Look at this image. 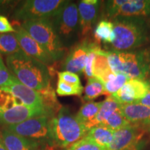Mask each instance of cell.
Instances as JSON below:
<instances>
[{"instance_id":"9","label":"cell","mask_w":150,"mask_h":150,"mask_svg":"<svg viewBox=\"0 0 150 150\" xmlns=\"http://www.w3.org/2000/svg\"><path fill=\"white\" fill-rule=\"evenodd\" d=\"M148 134L132 125L114 131L113 140L108 150H143L148 142Z\"/></svg>"},{"instance_id":"34","label":"cell","mask_w":150,"mask_h":150,"mask_svg":"<svg viewBox=\"0 0 150 150\" xmlns=\"http://www.w3.org/2000/svg\"><path fill=\"white\" fill-rule=\"evenodd\" d=\"M16 29L13 27V25L9 22L6 17L0 15V33H14Z\"/></svg>"},{"instance_id":"1","label":"cell","mask_w":150,"mask_h":150,"mask_svg":"<svg viewBox=\"0 0 150 150\" xmlns=\"http://www.w3.org/2000/svg\"><path fill=\"white\" fill-rule=\"evenodd\" d=\"M6 66L19 81L30 88L40 92L50 86V67L21 50L6 57Z\"/></svg>"},{"instance_id":"21","label":"cell","mask_w":150,"mask_h":150,"mask_svg":"<svg viewBox=\"0 0 150 150\" xmlns=\"http://www.w3.org/2000/svg\"><path fill=\"white\" fill-rule=\"evenodd\" d=\"M121 106L122 105L112 95L108 96L104 101H103L102 106H101L97 116L89 125H87L86 129L89 130L92 127L97 126V125H103L104 122L114 112L121 108Z\"/></svg>"},{"instance_id":"2","label":"cell","mask_w":150,"mask_h":150,"mask_svg":"<svg viewBox=\"0 0 150 150\" xmlns=\"http://www.w3.org/2000/svg\"><path fill=\"white\" fill-rule=\"evenodd\" d=\"M115 40L107 46L113 51H129L147 44L149 27L145 18L117 17L112 19Z\"/></svg>"},{"instance_id":"24","label":"cell","mask_w":150,"mask_h":150,"mask_svg":"<svg viewBox=\"0 0 150 150\" xmlns=\"http://www.w3.org/2000/svg\"><path fill=\"white\" fill-rule=\"evenodd\" d=\"M83 100L91 102L98 97L105 95L104 83L95 77L90 78L83 88Z\"/></svg>"},{"instance_id":"15","label":"cell","mask_w":150,"mask_h":150,"mask_svg":"<svg viewBox=\"0 0 150 150\" xmlns=\"http://www.w3.org/2000/svg\"><path fill=\"white\" fill-rule=\"evenodd\" d=\"M100 1L98 0H82L79 3L80 37L86 39L91 33L93 24L99 16Z\"/></svg>"},{"instance_id":"10","label":"cell","mask_w":150,"mask_h":150,"mask_svg":"<svg viewBox=\"0 0 150 150\" xmlns=\"http://www.w3.org/2000/svg\"><path fill=\"white\" fill-rule=\"evenodd\" d=\"M0 89L11 93L24 106L31 109L45 112L50 115L45 109L40 93L22 84L13 75L10 83Z\"/></svg>"},{"instance_id":"29","label":"cell","mask_w":150,"mask_h":150,"mask_svg":"<svg viewBox=\"0 0 150 150\" xmlns=\"http://www.w3.org/2000/svg\"><path fill=\"white\" fill-rule=\"evenodd\" d=\"M100 47V45L97 44L96 42H92L91 50L88 54L87 59H86L85 67H84L83 73L85 76L88 79L90 78L94 77L93 76V67L95 63V58H96V52L97 50Z\"/></svg>"},{"instance_id":"37","label":"cell","mask_w":150,"mask_h":150,"mask_svg":"<svg viewBox=\"0 0 150 150\" xmlns=\"http://www.w3.org/2000/svg\"><path fill=\"white\" fill-rule=\"evenodd\" d=\"M56 149L57 148L52 147V146H50V145H47L42 150H56Z\"/></svg>"},{"instance_id":"18","label":"cell","mask_w":150,"mask_h":150,"mask_svg":"<svg viewBox=\"0 0 150 150\" xmlns=\"http://www.w3.org/2000/svg\"><path fill=\"white\" fill-rule=\"evenodd\" d=\"M150 16L149 0H127L120 8L117 17H141Z\"/></svg>"},{"instance_id":"8","label":"cell","mask_w":150,"mask_h":150,"mask_svg":"<svg viewBox=\"0 0 150 150\" xmlns=\"http://www.w3.org/2000/svg\"><path fill=\"white\" fill-rule=\"evenodd\" d=\"M52 117L49 115L39 116L30 118L18 125L4 127L20 136L45 142L52 146L50 131V120Z\"/></svg>"},{"instance_id":"33","label":"cell","mask_w":150,"mask_h":150,"mask_svg":"<svg viewBox=\"0 0 150 150\" xmlns=\"http://www.w3.org/2000/svg\"><path fill=\"white\" fill-rule=\"evenodd\" d=\"M13 77L12 73L5 65L2 58L0 55V88L10 83Z\"/></svg>"},{"instance_id":"19","label":"cell","mask_w":150,"mask_h":150,"mask_svg":"<svg viewBox=\"0 0 150 150\" xmlns=\"http://www.w3.org/2000/svg\"><path fill=\"white\" fill-rule=\"evenodd\" d=\"M108 64L106 52L99 48L96 52L95 63L93 67L94 77L98 79L103 83L107 82L110 79L115 76Z\"/></svg>"},{"instance_id":"22","label":"cell","mask_w":150,"mask_h":150,"mask_svg":"<svg viewBox=\"0 0 150 150\" xmlns=\"http://www.w3.org/2000/svg\"><path fill=\"white\" fill-rule=\"evenodd\" d=\"M94 42L99 45L102 42L106 46L112 44L115 40L113 24L108 20H102L96 24L93 31Z\"/></svg>"},{"instance_id":"32","label":"cell","mask_w":150,"mask_h":150,"mask_svg":"<svg viewBox=\"0 0 150 150\" xmlns=\"http://www.w3.org/2000/svg\"><path fill=\"white\" fill-rule=\"evenodd\" d=\"M58 79H59L58 80L62 81L70 85L82 86L79 76L78 74H74V73L67 72V71H61V72H58Z\"/></svg>"},{"instance_id":"36","label":"cell","mask_w":150,"mask_h":150,"mask_svg":"<svg viewBox=\"0 0 150 150\" xmlns=\"http://www.w3.org/2000/svg\"><path fill=\"white\" fill-rule=\"evenodd\" d=\"M0 150H8L5 147L4 144L1 138V136H0Z\"/></svg>"},{"instance_id":"26","label":"cell","mask_w":150,"mask_h":150,"mask_svg":"<svg viewBox=\"0 0 150 150\" xmlns=\"http://www.w3.org/2000/svg\"><path fill=\"white\" fill-rule=\"evenodd\" d=\"M104 126L108 127L112 129V131H115L119 129L125 128L131 125L129 122L126 119V117L124 116L121 110V108L119 110L114 112L104 122L103 125Z\"/></svg>"},{"instance_id":"35","label":"cell","mask_w":150,"mask_h":150,"mask_svg":"<svg viewBox=\"0 0 150 150\" xmlns=\"http://www.w3.org/2000/svg\"><path fill=\"white\" fill-rule=\"evenodd\" d=\"M137 103L141 104L142 105H145V106H149L150 107V91L143 99H142L141 100H140L139 102H138Z\"/></svg>"},{"instance_id":"7","label":"cell","mask_w":150,"mask_h":150,"mask_svg":"<svg viewBox=\"0 0 150 150\" xmlns=\"http://www.w3.org/2000/svg\"><path fill=\"white\" fill-rule=\"evenodd\" d=\"M64 0H27L15 9L13 17L22 22L53 18L67 3Z\"/></svg>"},{"instance_id":"39","label":"cell","mask_w":150,"mask_h":150,"mask_svg":"<svg viewBox=\"0 0 150 150\" xmlns=\"http://www.w3.org/2000/svg\"><path fill=\"white\" fill-rule=\"evenodd\" d=\"M56 150H65V149H58V148H57V149H56Z\"/></svg>"},{"instance_id":"30","label":"cell","mask_w":150,"mask_h":150,"mask_svg":"<svg viewBox=\"0 0 150 150\" xmlns=\"http://www.w3.org/2000/svg\"><path fill=\"white\" fill-rule=\"evenodd\" d=\"M65 150H108L101 147L92 142L91 140L84 137L79 141L76 142Z\"/></svg>"},{"instance_id":"16","label":"cell","mask_w":150,"mask_h":150,"mask_svg":"<svg viewBox=\"0 0 150 150\" xmlns=\"http://www.w3.org/2000/svg\"><path fill=\"white\" fill-rule=\"evenodd\" d=\"M0 136L8 150H42L48 144L20 136L3 127Z\"/></svg>"},{"instance_id":"31","label":"cell","mask_w":150,"mask_h":150,"mask_svg":"<svg viewBox=\"0 0 150 150\" xmlns=\"http://www.w3.org/2000/svg\"><path fill=\"white\" fill-rule=\"evenodd\" d=\"M127 0H109L104 2L105 14L107 18L114 19L116 17L118 11Z\"/></svg>"},{"instance_id":"12","label":"cell","mask_w":150,"mask_h":150,"mask_svg":"<svg viewBox=\"0 0 150 150\" xmlns=\"http://www.w3.org/2000/svg\"><path fill=\"white\" fill-rule=\"evenodd\" d=\"M91 43L92 42L86 38L72 46L63 63L62 69L63 71H67L76 74H82L85 67L88 54L91 50Z\"/></svg>"},{"instance_id":"11","label":"cell","mask_w":150,"mask_h":150,"mask_svg":"<svg viewBox=\"0 0 150 150\" xmlns=\"http://www.w3.org/2000/svg\"><path fill=\"white\" fill-rule=\"evenodd\" d=\"M149 91V84L147 80L130 79L112 96L121 105L135 104L143 99Z\"/></svg>"},{"instance_id":"25","label":"cell","mask_w":150,"mask_h":150,"mask_svg":"<svg viewBox=\"0 0 150 150\" xmlns=\"http://www.w3.org/2000/svg\"><path fill=\"white\" fill-rule=\"evenodd\" d=\"M21 50L14 33L0 35V55H12Z\"/></svg>"},{"instance_id":"4","label":"cell","mask_w":150,"mask_h":150,"mask_svg":"<svg viewBox=\"0 0 150 150\" xmlns=\"http://www.w3.org/2000/svg\"><path fill=\"white\" fill-rule=\"evenodd\" d=\"M50 131L52 147L65 149L83 138L88 130L78 120L76 115H72L68 108L62 106L51 118Z\"/></svg>"},{"instance_id":"38","label":"cell","mask_w":150,"mask_h":150,"mask_svg":"<svg viewBox=\"0 0 150 150\" xmlns=\"http://www.w3.org/2000/svg\"><path fill=\"white\" fill-rule=\"evenodd\" d=\"M147 81H148V82H149V87H150V77L149 78V79H148V80H147Z\"/></svg>"},{"instance_id":"13","label":"cell","mask_w":150,"mask_h":150,"mask_svg":"<svg viewBox=\"0 0 150 150\" xmlns=\"http://www.w3.org/2000/svg\"><path fill=\"white\" fill-rule=\"evenodd\" d=\"M20 48L24 53L42 62L47 66H51L54 61L44 48L37 42L24 30L22 26H18L14 32Z\"/></svg>"},{"instance_id":"20","label":"cell","mask_w":150,"mask_h":150,"mask_svg":"<svg viewBox=\"0 0 150 150\" xmlns=\"http://www.w3.org/2000/svg\"><path fill=\"white\" fill-rule=\"evenodd\" d=\"M85 137L99 147L108 149L113 140L114 131L104 125H97L90 129Z\"/></svg>"},{"instance_id":"5","label":"cell","mask_w":150,"mask_h":150,"mask_svg":"<svg viewBox=\"0 0 150 150\" xmlns=\"http://www.w3.org/2000/svg\"><path fill=\"white\" fill-rule=\"evenodd\" d=\"M22 27L50 54L53 61H61L65 57L67 49L58 36L51 19L22 22Z\"/></svg>"},{"instance_id":"28","label":"cell","mask_w":150,"mask_h":150,"mask_svg":"<svg viewBox=\"0 0 150 150\" xmlns=\"http://www.w3.org/2000/svg\"><path fill=\"white\" fill-rule=\"evenodd\" d=\"M83 92V87L82 86H74L66 83L62 81L58 80L56 85V93L61 97L65 96H81Z\"/></svg>"},{"instance_id":"14","label":"cell","mask_w":150,"mask_h":150,"mask_svg":"<svg viewBox=\"0 0 150 150\" xmlns=\"http://www.w3.org/2000/svg\"><path fill=\"white\" fill-rule=\"evenodd\" d=\"M42 115H49L45 112L31 109L19 103L13 106L0 110V125L4 127L18 125L30 118Z\"/></svg>"},{"instance_id":"27","label":"cell","mask_w":150,"mask_h":150,"mask_svg":"<svg viewBox=\"0 0 150 150\" xmlns=\"http://www.w3.org/2000/svg\"><path fill=\"white\" fill-rule=\"evenodd\" d=\"M129 79L127 76L122 74H116L113 78L110 79L104 84L105 95L108 97L116 93Z\"/></svg>"},{"instance_id":"3","label":"cell","mask_w":150,"mask_h":150,"mask_svg":"<svg viewBox=\"0 0 150 150\" xmlns=\"http://www.w3.org/2000/svg\"><path fill=\"white\" fill-rule=\"evenodd\" d=\"M106 52L108 64L115 74L130 79L148 80L150 77V47L129 51Z\"/></svg>"},{"instance_id":"23","label":"cell","mask_w":150,"mask_h":150,"mask_svg":"<svg viewBox=\"0 0 150 150\" xmlns=\"http://www.w3.org/2000/svg\"><path fill=\"white\" fill-rule=\"evenodd\" d=\"M102 102H88L80 108L76 115V117L81 123L83 124L86 128L87 125H89L97 116L102 106Z\"/></svg>"},{"instance_id":"6","label":"cell","mask_w":150,"mask_h":150,"mask_svg":"<svg viewBox=\"0 0 150 150\" xmlns=\"http://www.w3.org/2000/svg\"><path fill=\"white\" fill-rule=\"evenodd\" d=\"M51 20L58 36L65 48H71L76 44L80 37L79 17L76 4L67 1Z\"/></svg>"},{"instance_id":"17","label":"cell","mask_w":150,"mask_h":150,"mask_svg":"<svg viewBox=\"0 0 150 150\" xmlns=\"http://www.w3.org/2000/svg\"><path fill=\"white\" fill-rule=\"evenodd\" d=\"M121 110L131 125L150 134V107L138 103L121 106Z\"/></svg>"}]
</instances>
